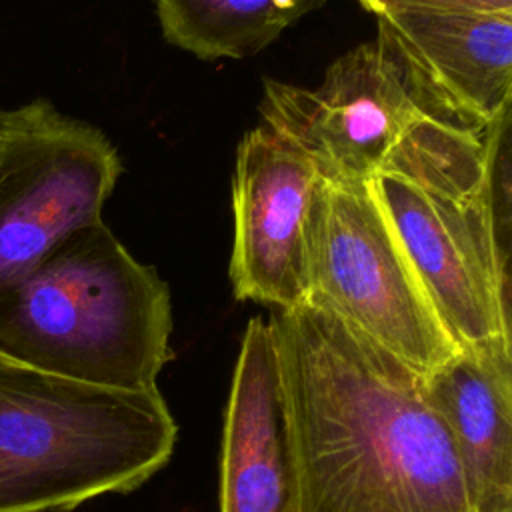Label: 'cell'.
Here are the masks:
<instances>
[{
  "mask_svg": "<svg viewBox=\"0 0 512 512\" xmlns=\"http://www.w3.org/2000/svg\"><path fill=\"white\" fill-rule=\"evenodd\" d=\"M56 512H72V510H56Z\"/></svg>",
  "mask_w": 512,
  "mask_h": 512,
  "instance_id": "15",
  "label": "cell"
},
{
  "mask_svg": "<svg viewBox=\"0 0 512 512\" xmlns=\"http://www.w3.org/2000/svg\"><path fill=\"white\" fill-rule=\"evenodd\" d=\"M170 334L168 284L102 220L72 232L0 294V352L88 384L154 388L172 358Z\"/></svg>",
  "mask_w": 512,
  "mask_h": 512,
  "instance_id": "3",
  "label": "cell"
},
{
  "mask_svg": "<svg viewBox=\"0 0 512 512\" xmlns=\"http://www.w3.org/2000/svg\"><path fill=\"white\" fill-rule=\"evenodd\" d=\"M326 0H154L166 42L202 58H246Z\"/></svg>",
  "mask_w": 512,
  "mask_h": 512,
  "instance_id": "12",
  "label": "cell"
},
{
  "mask_svg": "<svg viewBox=\"0 0 512 512\" xmlns=\"http://www.w3.org/2000/svg\"><path fill=\"white\" fill-rule=\"evenodd\" d=\"M360 4L376 14L392 12H512V0H360Z\"/></svg>",
  "mask_w": 512,
  "mask_h": 512,
  "instance_id": "13",
  "label": "cell"
},
{
  "mask_svg": "<svg viewBox=\"0 0 512 512\" xmlns=\"http://www.w3.org/2000/svg\"><path fill=\"white\" fill-rule=\"evenodd\" d=\"M2 362H16V360H12L10 356H6V354H2V352H0V364H2Z\"/></svg>",
  "mask_w": 512,
  "mask_h": 512,
  "instance_id": "14",
  "label": "cell"
},
{
  "mask_svg": "<svg viewBox=\"0 0 512 512\" xmlns=\"http://www.w3.org/2000/svg\"><path fill=\"white\" fill-rule=\"evenodd\" d=\"M376 44L430 120L486 134L512 104V12H392Z\"/></svg>",
  "mask_w": 512,
  "mask_h": 512,
  "instance_id": "8",
  "label": "cell"
},
{
  "mask_svg": "<svg viewBox=\"0 0 512 512\" xmlns=\"http://www.w3.org/2000/svg\"><path fill=\"white\" fill-rule=\"evenodd\" d=\"M220 512H292L270 322L252 316L232 370L220 448Z\"/></svg>",
  "mask_w": 512,
  "mask_h": 512,
  "instance_id": "10",
  "label": "cell"
},
{
  "mask_svg": "<svg viewBox=\"0 0 512 512\" xmlns=\"http://www.w3.org/2000/svg\"><path fill=\"white\" fill-rule=\"evenodd\" d=\"M260 114L326 184L368 182L424 118L376 40L336 58L314 88L264 78Z\"/></svg>",
  "mask_w": 512,
  "mask_h": 512,
  "instance_id": "7",
  "label": "cell"
},
{
  "mask_svg": "<svg viewBox=\"0 0 512 512\" xmlns=\"http://www.w3.org/2000/svg\"><path fill=\"white\" fill-rule=\"evenodd\" d=\"M486 134L420 118L368 180L432 308L458 348L512 340L508 152Z\"/></svg>",
  "mask_w": 512,
  "mask_h": 512,
  "instance_id": "2",
  "label": "cell"
},
{
  "mask_svg": "<svg viewBox=\"0 0 512 512\" xmlns=\"http://www.w3.org/2000/svg\"><path fill=\"white\" fill-rule=\"evenodd\" d=\"M120 174L108 136L48 98L0 110V294L100 222Z\"/></svg>",
  "mask_w": 512,
  "mask_h": 512,
  "instance_id": "6",
  "label": "cell"
},
{
  "mask_svg": "<svg viewBox=\"0 0 512 512\" xmlns=\"http://www.w3.org/2000/svg\"><path fill=\"white\" fill-rule=\"evenodd\" d=\"M422 382L452 436L474 512H512V340L460 348Z\"/></svg>",
  "mask_w": 512,
  "mask_h": 512,
  "instance_id": "11",
  "label": "cell"
},
{
  "mask_svg": "<svg viewBox=\"0 0 512 512\" xmlns=\"http://www.w3.org/2000/svg\"><path fill=\"white\" fill-rule=\"evenodd\" d=\"M178 438L158 386L126 390L0 364V512H56L142 486Z\"/></svg>",
  "mask_w": 512,
  "mask_h": 512,
  "instance_id": "4",
  "label": "cell"
},
{
  "mask_svg": "<svg viewBox=\"0 0 512 512\" xmlns=\"http://www.w3.org/2000/svg\"><path fill=\"white\" fill-rule=\"evenodd\" d=\"M268 322L292 512H474L422 374L314 300Z\"/></svg>",
  "mask_w": 512,
  "mask_h": 512,
  "instance_id": "1",
  "label": "cell"
},
{
  "mask_svg": "<svg viewBox=\"0 0 512 512\" xmlns=\"http://www.w3.org/2000/svg\"><path fill=\"white\" fill-rule=\"evenodd\" d=\"M308 274V300L418 374L460 350L368 182L320 184L308 216Z\"/></svg>",
  "mask_w": 512,
  "mask_h": 512,
  "instance_id": "5",
  "label": "cell"
},
{
  "mask_svg": "<svg viewBox=\"0 0 512 512\" xmlns=\"http://www.w3.org/2000/svg\"><path fill=\"white\" fill-rule=\"evenodd\" d=\"M320 184L316 168L264 124L244 134L232 176L236 300L276 310L308 300V216Z\"/></svg>",
  "mask_w": 512,
  "mask_h": 512,
  "instance_id": "9",
  "label": "cell"
}]
</instances>
